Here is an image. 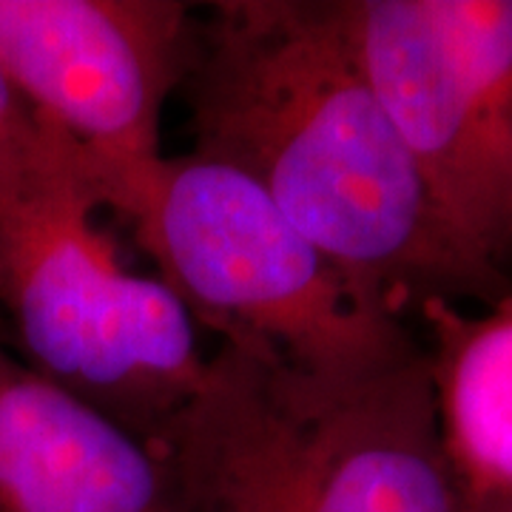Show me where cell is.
<instances>
[{"mask_svg": "<svg viewBox=\"0 0 512 512\" xmlns=\"http://www.w3.org/2000/svg\"><path fill=\"white\" fill-rule=\"evenodd\" d=\"M185 86L194 151L251 177L384 311L512 293L430 191L336 0L217 3Z\"/></svg>", "mask_w": 512, "mask_h": 512, "instance_id": "1", "label": "cell"}, {"mask_svg": "<svg viewBox=\"0 0 512 512\" xmlns=\"http://www.w3.org/2000/svg\"><path fill=\"white\" fill-rule=\"evenodd\" d=\"M165 456L185 512H464L421 348L325 376L222 345Z\"/></svg>", "mask_w": 512, "mask_h": 512, "instance_id": "2", "label": "cell"}, {"mask_svg": "<svg viewBox=\"0 0 512 512\" xmlns=\"http://www.w3.org/2000/svg\"><path fill=\"white\" fill-rule=\"evenodd\" d=\"M97 211L89 160L43 123L0 183V305L26 365L165 453L211 356L183 299L120 262Z\"/></svg>", "mask_w": 512, "mask_h": 512, "instance_id": "3", "label": "cell"}, {"mask_svg": "<svg viewBox=\"0 0 512 512\" xmlns=\"http://www.w3.org/2000/svg\"><path fill=\"white\" fill-rule=\"evenodd\" d=\"M160 279L222 345L305 373L393 365L419 345L234 165L163 157L117 211Z\"/></svg>", "mask_w": 512, "mask_h": 512, "instance_id": "4", "label": "cell"}, {"mask_svg": "<svg viewBox=\"0 0 512 512\" xmlns=\"http://www.w3.org/2000/svg\"><path fill=\"white\" fill-rule=\"evenodd\" d=\"M356 60L444 214L512 256V0H336Z\"/></svg>", "mask_w": 512, "mask_h": 512, "instance_id": "5", "label": "cell"}, {"mask_svg": "<svg viewBox=\"0 0 512 512\" xmlns=\"http://www.w3.org/2000/svg\"><path fill=\"white\" fill-rule=\"evenodd\" d=\"M197 29L177 0H0V63L89 160L106 211L163 160L160 117L191 72Z\"/></svg>", "mask_w": 512, "mask_h": 512, "instance_id": "6", "label": "cell"}, {"mask_svg": "<svg viewBox=\"0 0 512 512\" xmlns=\"http://www.w3.org/2000/svg\"><path fill=\"white\" fill-rule=\"evenodd\" d=\"M0 512H185L171 458L0 345Z\"/></svg>", "mask_w": 512, "mask_h": 512, "instance_id": "7", "label": "cell"}, {"mask_svg": "<svg viewBox=\"0 0 512 512\" xmlns=\"http://www.w3.org/2000/svg\"><path fill=\"white\" fill-rule=\"evenodd\" d=\"M430 379L439 430L464 504L512 495V293L464 311L430 299Z\"/></svg>", "mask_w": 512, "mask_h": 512, "instance_id": "8", "label": "cell"}, {"mask_svg": "<svg viewBox=\"0 0 512 512\" xmlns=\"http://www.w3.org/2000/svg\"><path fill=\"white\" fill-rule=\"evenodd\" d=\"M43 131V120L37 117L29 100L23 97L18 83L6 66L0 63V154L15 157L35 146Z\"/></svg>", "mask_w": 512, "mask_h": 512, "instance_id": "9", "label": "cell"}, {"mask_svg": "<svg viewBox=\"0 0 512 512\" xmlns=\"http://www.w3.org/2000/svg\"><path fill=\"white\" fill-rule=\"evenodd\" d=\"M464 512H512V495L484 501V504H464Z\"/></svg>", "mask_w": 512, "mask_h": 512, "instance_id": "10", "label": "cell"}, {"mask_svg": "<svg viewBox=\"0 0 512 512\" xmlns=\"http://www.w3.org/2000/svg\"><path fill=\"white\" fill-rule=\"evenodd\" d=\"M18 157V154H15ZM12 163V157H6V154H0V183H3V177H6V168Z\"/></svg>", "mask_w": 512, "mask_h": 512, "instance_id": "11", "label": "cell"}]
</instances>
